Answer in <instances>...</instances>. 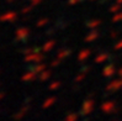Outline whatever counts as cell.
<instances>
[{
	"mask_svg": "<svg viewBox=\"0 0 122 121\" xmlns=\"http://www.w3.org/2000/svg\"><path fill=\"white\" fill-rule=\"evenodd\" d=\"M121 6H122V5H120V4H116V5L111 6V8H110V12H112V14L118 12V11H120V9H121Z\"/></svg>",
	"mask_w": 122,
	"mask_h": 121,
	"instance_id": "cell-24",
	"label": "cell"
},
{
	"mask_svg": "<svg viewBox=\"0 0 122 121\" xmlns=\"http://www.w3.org/2000/svg\"><path fill=\"white\" fill-rule=\"evenodd\" d=\"M117 35H118L117 31H112V32L110 33V37H111V38H116V37H117Z\"/></svg>",
	"mask_w": 122,
	"mask_h": 121,
	"instance_id": "cell-30",
	"label": "cell"
},
{
	"mask_svg": "<svg viewBox=\"0 0 122 121\" xmlns=\"http://www.w3.org/2000/svg\"><path fill=\"white\" fill-rule=\"evenodd\" d=\"M94 109H95V101L92 99H86V100H84V103L81 105L80 114L83 116H89L94 111Z\"/></svg>",
	"mask_w": 122,
	"mask_h": 121,
	"instance_id": "cell-1",
	"label": "cell"
},
{
	"mask_svg": "<svg viewBox=\"0 0 122 121\" xmlns=\"http://www.w3.org/2000/svg\"><path fill=\"white\" fill-rule=\"evenodd\" d=\"M61 62H62V61H61L59 58H56V59H53V61L51 62V64H49V66H51L52 68H54V67H58V66L61 64Z\"/></svg>",
	"mask_w": 122,
	"mask_h": 121,
	"instance_id": "cell-25",
	"label": "cell"
},
{
	"mask_svg": "<svg viewBox=\"0 0 122 121\" xmlns=\"http://www.w3.org/2000/svg\"><path fill=\"white\" fill-rule=\"evenodd\" d=\"M76 120H78V114H75V112H69L63 121H76Z\"/></svg>",
	"mask_w": 122,
	"mask_h": 121,
	"instance_id": "cell-21",
	"label": "cell"
},
{
	"mask_svg": "<svg viewBox=\"0 0 122 121\" xmlns=\"http://www.w3.org/2000/svg\"><path fill=\"white\" fill-rule=\"evenodd\" d=\"M28 110H30V105H24L22 108H21L15 115H14V119L15 120H21V119H24L26 116V114L28 112Z\"/></svg>",
	"mask_w": 122,
	"mask_h": 121,
	"instance_id": "cell-12",
	"label": "cell"
},
{
	"mask_svg": "<svg viewBox=\"0 0 122 121\" xmlns=\"http://www.w3.org/2000/svg\"><path fill=\"white\" fill-rule=\"evenodd\" d=\"M90 56H91V49L84 48V49H81V51L79 52V54H78V61L80 62V63H84Z\"/></svg>",
	"mask_w": 122,
	"mask_h": 121,
	"instance_id": "cell-10",
	"label": "cell"
},
{
	"mask_svg": "<svg viewBox=\"0 0 122 121\" xmlns=\"http://www.w3.org/2000/svg\"><path fill=\"white\" fill-rule=\"evenodd\" d=\"M117 74V69L115 67V64L110 63V64H106L104 68H102V75L106 77V78H111L113 75Z\"/></svg>",
	"mask_w": 122,
	"mask_h": 121,
	"instance_id": "cell-7",
	"label": "cell"
},
{
	"mask_svg": "<svg viewBox=\"0 0 122 121\" xmlns=\"http://www.w3.org/2000/svg\"><path fill=\"white\" fill-rule=\"evenodd\" d=\"M43 59H45V56L40 52H37V51H33L32 53L25 56V62L26 63H32V64L41 63V62H43Z\"/></svg>",
	"mask_w": 122,
	"mask_h": 121,
	"instance_id": "cell-2",
	"label": "cell"
},
{
	"mask_svg": "<svg viewBox=\"0 0 122 121\" xmlns=\"http://www.w3.org/2000/svg\"><path fill=\"white\" fill-rule=\"evenodd\" d=\"M57 101V98L56 96H49L47 98L46 100L43 101V104H42V108L43 109H48V108H51V106H53Z\"/></svg>",
	"mask_w": 122,
	"mask_h": 121,
	"instance_id": "cell-16",
	"label": "cell"
},
{
	"mask_svg": "<svg viewBox=\"0 0 122 121\" xmlns=\"http://www.w3.org/2000/svg\"><path fill=\"white\" fill-rule=\"evenodd\" d=\"M37 75H38V74L36 73L35 70H30V72H26L22 77H21V80H22V82H26V83H30V82L36 80Z\"/></svg>",
	"mask_w": 122,
	"mask_h": 121,
	"instance_id": "cell-9",
	"label": "cell"
},
{
	"mask_svg": "<svg viewBox=\"0 0 122 121\" xmlns=\"http://www.w3.org/2000/svg\"><path fill=\"white\" fill-rule=\"evenodd\" d=\"M48 19H46V17H43V19H40L37 22H36V26L37 27H45V26H47L48 25Z\"/></svg>",
	"mask_w": 122,
	"mask_h": 121,
	"instance_id": "cell-22",
	"label": "cell"
},
{
	"mask_svg": "<svg viewBox=\"0 0 122 121\" xmlns=\"http://www.w3.org/2000/svg\"><path fill=\"white\" fill-rule=\"evenodd\" d=\"M32 8L33 6L32 5H30V6H25V8H22V10H21V12L24 14V15H26V14H28L31 10H32Z\"/></svg>",
	"mask_w": 122,
	"mask_h": 121,
	"instance_id": "cell-26",
	"label": "cell"
},
{
	"mask_svg": "<svg viewBox=\"0 0 122 121\" xmlns=\"http://www.w3.org/2000/svg\"><path fill=\"white\" fill-rule=\"evenodd\" d=\"M4 98H5V93H4V91H0V101H1Z\"/></svg>",
	"mask_w": 122,
	"mask_h": 121,
	"instance_id": "cell-32",
	"label": "cell"
},
{
	"mask_svg": "<svg viewBox=\"0 0 122 121\" xmlns=\"http://www.w3.org/2000/svg\"><path fill=\"white\" fill-rule=\"evenodd\" d=\"M6 1H8V3H12V1H14V0H6Z\"/></svg>",
	"mask_w": 122,
	"mask_h": 121,
	"instance_id": "cell-35",
	"label": "cell"
},
{
	"mask_svg": "<svg viewBox=\"0 0 122 121\" xmlns=\"http://www.w3.org/2000/svg\"><path fill=\"white\" fill-rule=\"evenodd\" d=\"M100 25H101V20L99 19H94V20H90L89 22L86 24V26L90 28V30H94V28H97Z\"/></svg>",
	"mask_w": 122,
	"mask_h": 121,
	"instance_id": "cell-19",
	"label": "cell"
},
{
	"mask_svg": "<svg viewBox=\"0 0 122 121\" xmlns=\"http://www.w3.org/2000/svg\"><path fill=\"white\" fill-rule=\"evenodd\" d=\"M99 36H100V32L96 30V28H94V30H91V31L86 35V36H85L84 41L86 42V43H91V42L96 41V40L99 38Z\"/></svg>",
	"mask_w": 122,
	"mask_h": 121,
	"instance_id": "cell-8",
	"label": "cell"
},
{
	"mask_svg": "<svg viewBox=\"0 0 122 121\" xmlns=\"http://www.w3.org/2000/svg\"><path fill=\"white\" fill-rule=\"evenodd\" d=\"M117 74H118V77H122V68L117 69Z\"/></svg>",
	"mask_w": 122,
	"mask_h": 121,
	"instance_id": "cell-33",
	"label": "cell"
},
{
	"mask_svg": "<svg viewBox=\"0 0 122 121\" xmlns=\"http://www.w3.org/2000/svg\"><path fill=\"white\" fill-rule=\"evenodd\" d=\"M90 72V67H85L83 70H80L79 72V74L74 78V83H76V84H79V83H81L85 78H86V74Z\"/></svg>",
	"mask_w": 122,
	"mask_h": 121,
	"instance_id": "cell-11",
	"label": "cell"
},
{
	"mask_svg": "<svg viewBox=\"0 0 122 121\" xmlns=\"http://www.w3.org/2000/svg\"><path fill=\"white\" fill-rule=\"evenodd\" d=\"M54 47H56V41L54 40H48L47 42H45V45L42 46V51L45 53H48V52H51Z\"/></svg>",
	"mask_w": 122,
	"mask_h": 121,
	"instance_id": "cell-14",
	"label": "cell"
},
{
	"mask_svg": "<svg viewBox=\"0 0 122 121\" xmlns=\"http://www.w3.org/2000/svg\"><path fill=\"white\" fill-rule=\"evenodd\" d=\"M81 0H69V4L70 5H75V4H78V3H80Z\"/></svg>",
	"mask_w": 122,
	"mask_h": 121,
	"instance_id": "cell-31",
	"label": "cell"
},
{
	"mask_svg": "<svg viewBox=\"0 0 122 121\" xmlns=\"http://www.w3.org/2000/svg\"><path fill=\"white\" fill-rule=\"evenodd\" d=\"M30 1H31V5L32 6H37L38 4H41L42 1H43V0H30Z\"/></svg>",
	"mask_w": 122,
	"mask_h": 121,
	"instance_id": "cell-29",
	"label": "cell"
},
{
	"mask_svg": "<svg viewBox=\"0 0 122 121\" xmlns=\"http://www.w3.org/2000/svg\"><path fill=\"white\" fill-rule=\"evenodd\" d=\"M28 36H30V30L27 27H19L17 30L15 31V37L16 41H25Z\"/></svg>",
	"mask_w": 122,
	"mask_h": 121,
	"instance_id": "cell-5",
	"label": "cell"
},
{
	"mask_svg": "<svg viewBox=\"0 0 122 121\" xmlns=\"http://www.w3.org/2000/svg\"><path fill=\"white\" fill-rule=\"evenodd\" d=\"M117 4H120V5H122V0H117Z\"/></svg>",
	"mask_w": 122,
	"mask_h": 121,
	"instance_id": "cell-34",
	"label": "cell"
},
{
	"mask_svg": "<svg viewBox=\"0 0 122 121\" xmlns=\"http://www.w3.org/2000/svg\"><path fill=\"white\" fill-rule=\"evenodd\" d=\"M17 19V14L15 11H6L0 15V22H14Z\"/></svg>",
	"mask_w": 122,
	"mask_h": 121,
	"instance_id": "cell-6",
	"label": "cell"
},
{
	"mask_svg": "<svg viewBox=\"0 0 122 121\" xmlns=\"http://www.w3.org/2000/svg\"><path fill=\"white\" fill-rule=\"evenodd\" d=\"M51 77H52V72H51V70H48V69H46V70H43L42 73L38 74V79H40L41 82H46V80H48Z\"/></svg>",
	"mask_w": 122,
	"mask_h": 121,
	"instance_id": "cell-17",
	"label": "cell"
},
{
	"mask_svg": "<svg viewBox=\"0 0 122 121\" xmlns=\"http://www.w3.org/2000/svg\"><path fill=\"white\" fill-rule=\"evenodd\" d=\"M33 51H35L33 48H25L24 51H22V53H24V54L26 56V54H30V53H32Z\"/></svg>",
	"mask_w": 122,
	"mask_h": 121,
	"instance_id": "cell-28",
	"label": "cell"
},
{
	"mask_svg": "<svg viewBox=\"0 0 122 121\" xmlns=\"http://www.w3.org/2000/svg\"><path fill=\"white\" fill-rule=\"evenodd\" d=\"M61 87H62V83L58 82V80H54V82H52L51 84H49L48 89L49 90H57V89H59Z\"/></svg>",
	"mask_w": 122,
	"mask_h": 121,
	"instance_id": "cell-20",
	"label": "cell"
},
{
	"mask_svg": "<svg viewBox=\"0 0 122 121\" xmlns=\"http://www.w3.org/2000/svg\"><path fill=\"white\" fill-rule=\"evenodd\" d=\"M122 21V12L118 11L116 14H113V16H112V22H121Z\"/></svg>",
	"mask_w": 122,
	"mask_h": 121,
	"instance_id": "cell-23",
	"label": "cell"
},
{
	"mask_svg": "<svg viewBox=\"0 0 122 121\" xmlns=\"http://www.w3.org/2000/svg\"><path fill=\"white\" fill-rule=\"evenodd\" d=\"M70 54H71V51H70V49H68V48H63V49H61V51L57 53V58H59L61 61H63V59L68 58Z\"/></svg>",
	"mask_w": 122,
	"mask_h": 121,
	"instance_id": "cell-15",
	"label": "cell"
},
{
	"mask_svg": "<svg viewBox=\"0 0 122 121\" xmlns=\"http://www.w3.org/2000/svg\"><path fill=\"white\" fill-rule=\"evenodd\" d=\"M120 89H122V77H120L118 79L111 80L106 85V90L109 91V93H113V91H117Z\"/></svg>",
	"mask_w": 122,
	"mask_h": 121,
	"instance_id": "cell-4",
	"label": "cell"
},
{
	"mask_svg": "<svg viewBox=\"0 0 122 121\" xmlns=\"http://www.w3.org/2000/svg\"><path fill=\"white\" fill-rule=\"evenodd\" d=\"M110 54L106 53V52H102V53H99L95 58H94V62L96 63V64H102L104 62H106L107 59H109Z\"/></svg>",
	"mask_w": 122,
	"mask_h": 121,
	"instance_id": "cell-13",
	"label": "cell"
},
{
	"mask_svg": "<svg viewBox=\"0 0 122 121\" xmlns=\"http://www.w3.org/2000/svg\"><path fill=\"white\" fill-rule=\"evenodd\" d=\"M47 69V64H45L43 62H41V63H37V64H35L33 66V68H32V70H35L37 74H40V73H42L43 70H46Z\"/></svg>",
	"mask_w": 122,
	"mask_h": 121,
	"instance_id": "cell-18",
	"label": "cell"
},
{
	"mask_svg": "<svg viewBox=\"0 0 122 121\" xmlns=\"http://www.w3.org/2000/svg\"><path fill=\"white\" fill-rule=\"evenodd\" d=\"M113 49H115V51H120V49H122V40L118 41L117 43L113 46Z\"/></svg>",
	"mask_w": 122,
	"mask_h": 121,
	"instance_id": "cell-27",
	"label": "cell"
},
{
	"mask_svg": "<svg viewBox=\"0 0 122 121\" xmlns=\"http://www.w3.org/2000/svg\"><path fill=\"white\" fill-rule=\"evenodd\" d=\"M100 109L105 114H115L117 111V104L115 101H105L101 104Z\"/></svg>",
	"mask_w": 122,
	"mask_h": 121,
	"instance_id": "cell-3",
	"label": "cell"
}]
</instances>
